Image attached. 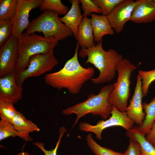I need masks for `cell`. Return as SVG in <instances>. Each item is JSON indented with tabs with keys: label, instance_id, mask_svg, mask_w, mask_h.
<instances>
[{
	"label": "cell",
	"instance_id": "4",
	"mask_svg": "<svg viewBox=\"0 0 155 155\" xmlns=\"http://www.w3.org/2000/svg\"><path fill=\"white\" fill-rule=\"evenodd\" d=\"M18 40L19 57L15 71L16 76L28 67L31 57L49 52L57 46L58 42L53 37L45 38L35 33L28 35L23 32Z\"/></svg>",
	"mask_w": 155,
	"mask_h": 155
},
{
	"label": "cell",
	"instance_id": "8",
	"mask_svg": "<svg viewBox=\"0 0 155 155\" xmlns=\"http://www.w3.org/2000/svg\"><path fill=\"white\" fill-rule=\"evenodd\" d=\"M111 115L109 119L100 120L95 125L86 122H80L79 125V129L86 132L94 133L97 138L101 140L102 132L107 128L120 126L127 130L133 127L134 123L128 117L126 112H121L113 106Z\"/></svg>",
	"mask_w": 155,
	"mask_h": 155
},
{
	"label": "cell",
	"instance_id": "17",
	"mask_svg": "<svg viewBox=\"0 0 155 155\" xmlns=\"http://www.w3.org/2000/svg\"><path fill=\"white\" fill-rule=\"evenodd\" d=\"M11 123L15 129L19 133L20 137L26 142L32 140L29 133L34 131H39L40 128L31 121L26 118L23 115L18 111L12 119Z\"/></svg>",
	"mask_w": 155,
	"mask_h": 155
},
{
	"label": "cell",
	"instance_id": "6",
	"mask_svg": "<svg viewBox=\"0 0 155 155\" xmlns=\"http://www.w3.org/2000/svg\"><path fill=\"white\" fill-rule=\"evenodd\" d=\"M137 67L124 58L118 63L116 71L118 76L113 84L114 88L109 95V102L119 111L126 112L130 96V78L133 71Z\"/></svg>",
	"mask_w": 155,
	"mask_h": 155
},
{
	"label": "cell",
	"instance_id": "2",
	"mask_svg": "<svg viewBox=\"0 0 155 155\" xmlns=\"http://www.w3.org/2000/svg\"><path fill=\"white\" fill-rule=\"evenodd\" d=\"M102 40L92 47L82 48L79 52L81 57H88L85 64H92L99 70L98 76L91 79L92 82L95 84L111 82L115 77L118 63L123 59L122 55L113 49L104 50Z\"/></svg>",
	"mask_w": 155,
	"mask_h": 155
},
{
	"label": "cell",
	"instance_id": "28",
	"mask_svg": "<svg viewBox=\"0 0 155 155\" xmlns=\"http://www.w3.org/2000/svg\"><path fill=\"white\" fill-rule=\"evenodd\" d=\"M12 29L11 21L0 20V46L7 41L11 36Z\"/></svg>",
	"mask_w": 155,
	"mask_h": 155
},
{
	"label": "cell",
	"instance_id": "21",
	"mask_svg": "<svg viewBox=\"0 0 155 155\" xmlns=\"http://www.w3.org/2000/svg\"><path fill=\"white\" fill-rule=\"evenodd\" d=\"M18 0H0V20L11 21L15 14Z\"/></svg>",
	"mask_w": 155,
	"mask_h": 155
},
{
	"label": "cell",
	"instance_id": "27",
	"mask_svg": "<svg viewBox=\"0 0 155 155\" xmlns=\"http://www.w3.org/2000/svg\"><path fill=\"white\" fill-rule=\"evenodd\" d=\"M123 0H92L101 10L102 15L107 16Z\"/></svg>",
	"mask_w": 155,
	"mask_h": 155
},
{
	"label": "cell",
	"instance_id": "29",
	"mask_svg": "<svg viewBox=\"0 0 155 155\" xmlns=\"http://www.w3.org/2000/svg\"><path fill=\"white\" fill-rule=\"evenodd\" d=\"M67 131V130L64 127H61L59 128L60 134L59 140L56 143L55 148L52 150H46L44 147V143L41 142H33V144L41 150L45 155H57V150L61 140Z\"/></svg>",
	"mask_w": 155,
	"mask_h": 155
},
{
	"label": "cell",
	"instance_id": "9",
	"mask_svg": "<svg viewBox=\"0 0 155 155\" xmlns=\"http://www.w3.org/2000/svg\"><path fill=\"white\" fill-rule=\"evenodd\" d=\"M18 38L11 36L0 46V78L15 72L19 57Z\"/></svg>",
	"mask_w": 155,
	"mask_h": 155
},
{
	"label": "cell",
	"instance_id": "32",
	"mask_svg": "<svg viewBox=\"0 0 155 155\" xmlns=\"http://www.w3.org/2000/svg\"><path fill=\"white\" fill-rule=\"evenodd\" d=\"M146 135V140L155 147V121Z\"/></svg>",
	"mask_w": 155,
	"mask_h": 155
},
{
	"label": "cell",
	"instance_id": "23",
	"mask_svg": "<svg viewBox=\"0 0 155 155\" xmlns=\"http://www.w3.org/2000/svg\"><path fill=\"white\" fill-rule=\"evenodd\" d=\"M39 7L41 11L50 10L64 15L69 9L68 7L62 3L61 0H43Z\"/></svg>",
	"mask_w": 155,
	"mask_h": 155
},
{
	"label": "cell",
	"instance_id": "16",
	"mask_svg": "<svg viewBox=\"0 0 155 155\" xmlns=\"http://www.w3.org/2000/svg\"><path fill=\"white\" fill-rule=\"evenodd\" d=\"M69 1L72 5L70 9L60 19L71 29L76 38L78 34V26L82 21L83 16L81 14L79 0H70Z\"/></svg>",
	"mask_w": 155,
	"mask_h": 155
},
{
	"label": "cell",
	"instance_id": "13",
	"mask_svg": "<svg viewBox=\"0 0 155 155\" xmlns=\"http://www.w3.org/2000/svg\"><path fill=\"white\" fill-rule=\"evenodd\" d=\"M143 97L142 80L138 74L134 94L129 100V104L126 108V112L129 118L139 126L142 125L146 115L142 106Z\"/></svg>",
	"mask_w": 155,
	"mask_h": 155
},
{
	"label": "cell",
	"instance_id": "24",
	"mask_svg": "<svg viewBox=\"0 0 155 155\" xmlns=\"http://www.w3.org/2000/svg\"><path fill=\"white\" fill-rule=\"evenodd\" d=\"M20 136L15 129L12 123L9 121L1 120L0 121V141L9 137H15Z\"/></svg>",
	"mask_w": 155,
	"mask_h": 155
},
{
	"label": "cell",
	"instance_id": "33",
	"mask_svg": "<svg viewBox=\"0 0 155 155\" xmlns=\"http://www.w3.org/2000/svg\"><path fill=\"white\" fill-rule=\"evenodd\" d=\"M17 155H30L27 152H20Z\"/></svg>",
	"mask_w": 155,
	"mask_h": 155
},
{
	"label": "cell",
	"instance_id": "3",
	"mask_svg": "<svg viewBox=\"0 0 155 155\" xmlns=\"http://www.w3.org/2000/svg\"><path fill=\"white\" fill-rule=\"evenodd\" d=\"M113 88V84L104 86L98 94H90L86 100L63 110L62 113L66 115L73 113L76 115L77 118L73 127L80 118L89 113L106 119L110 117L113 108V106L109 102V97Z\"/></svg>",
	"mask_w": 155,
	"mask_h": 155
},
{
	"label": "cell",
	"instance_id": "26",
	"mask_svg": "<svg viewBox=\"0 0 155 155\" xmlns=\"http://www.w3.org/2000/svg\"><path fill=\"white\" fill-rule=\"evenodd\" d=\"M13 105L10 103L0 101V117L1 119L11 123L12 119L18 112Z\"/></svg>",
	"mask_w": 155,
	"mask_h": 155
},
{
	"label": "cell",
	"instance_id": "18",
	"mask_svg": "<svg viewBox=\"0 0 155 155\" xmlns=\"http://www.w3.org/2000/svg\"><path fill=\"white\" fill-rule=\"evenodd\" d=\"M82 48L88 49L95 45L90 19L83 16L78 27V33L76 38Z\"/></svg>",
	"mask_w": 155,
	"mask_h": 155
},
{
	"label": "cell",
	"instance_id": "25",
	"mask_svg": "<svg viewBox=\"0 0 155 155\" xmlns=\"http://www.w3.org/2000/svg\"><path fill=\"white\" fill-rule=\"evenodd\" d=\"M138 73L142 79V90L144 97L147 95L150 85L155 80V69L149 71L140 70Z\"/></svg>",
	"mask_w": 155,
	"mask_h": 155
},
{
	"label": "cell",
	"instance_id": "19",
	"mask_svg": "<svg viewBox=\"0 0 155 155\" xmlns=\"http://www.w3.org/2000/svg\"><path fill=\"white\" fill-rule=\"evenodd\" d=\"M125 134L128 137L139 144L142 155H155V147L146 140L145 135L139 131L137 126L133 127L127 130Z\"/></svg>",
	"mask_w": 155,
	"mask_h": 155
},
{
	"label": "cell",
	"instance_id": "12",
	"mask_svg": "<svg viewBox=\"0 0 155 155\" xmlns=\"http://www.w3.org/2000/svg\"><path fill=\"white\" fill-rule=\"evenodd\" d=\"M22 90L17 84L15 72L0 78V101L13 104L22 99Z\"/></svg>",
	"mask_w": 155,
	"mask_h": 155
},
{
	"label": "cell",
	"instance_id": "30",
	"mask_svg": "<svg viewBox=\"0 0 155 155\" xmlns=\"http://www.w3.org/2000/svg\"><path fill=\"white\" fill-rule=\"evenodd\" d=\"M81 3V8L84 12L83 16L87 17L94 13H101V10L91 0H80Z\"/></svg>",
	"mask_w": 155,
	"mask_h": 155
},
{
	"label": "cell",
	"instance_id": "7",
	"mask_svg": "<svg viewBox=\"0 0 155 155\" xmlns=\"http://www.w3.org/2000/svg\"><path fill=\"white\" fill-rule=\"evenodd\" d=\"M59 61L55 57L53 50L49 52L34 55L31 57L28 67L16 76L17 84L22 86L25 80L40 76L51 70Z\"/></svg>",
	"mask_w": 155,
	"mask_h": 155
},
{
	"label": "cell",
	"instance_id": "34",
	"mask_svg": "<svg viewBox=\"0 0 155 155\" xmlns=\"http://www.w3.org/2000/svg\"><path fill=\"white\" fill-rule=\"evenodd\" d=\"M154 2L155 3V0H153Z\"/></svg>",
	"mask_w": 155,
	"mask_h": 155
},
{
	"label": "cell",
	"instance_id": "15",
	"mask_svg": "<svg viewBox=\"0 0 155 155\" xmlns=\"http://www.w3.org/2000/svg\"><path fill=\"white\" fill-rule=\"evenodd\" d=\"M90 15L94 41L98 43L102 40V38L105 35L114 34V30L111 27L107 16L95 13Z\"/></svg>",
	"mask_w": 155,
	"mask_h": 155
},
{
	"label": "cell",
	"instance_id": "31",
	"mask_svg": "<svg viewBox=\"0 0 155 155\" xmlns=\"http://www.w3.org/2000/svg\"><path fill=\"white\" fill-rule=\"evenodd\" d=\"M123 155H142L141 147L136 141L130 139L129 144Z\"/></svg>",
	"mask_w": 155,
	"mask_h": 155
},
{
	"label": "cell",
	"instance_id": "10",
	"mask_svg": "<svg viewBox=\"0 0 155 155\" xmlns=\"http://www.w3.org/2000/svg\"><path fill=\"white\" fill-rule=\"evenodd\" d=\"M43 0H18V4L14 16L11 21L12 36L18 38L29 26V13L32 9L39 7Z\"/></svg>",
	"mask_w": 155,
	"mask_h": 155
},
{
	"label": "cell",
	"instance_id": "20",
	"mask_svg": "<svg viewBox=\"0 0 155 155\" xmlns=\"http://www.w3.org/2000/svg\"><path fill=\"white\" fill-rule=\"evenodd\" d=\"M142 106L146 115L142 125L137 126L139 131L145 135L150 131L155 121V97L149 103L144 102Z\"/></svg>",
	"mask_w": 155,
	"mask_h": 155
},
{
	"label": "cell",
	"instance_id": "1",
	"mask_svg": "<svg viewBox=\"0 0 155 155\" xmlns=\"http://www.w3.org/2000/svg\"><path fill=\"white\" fill-rule=\"evenodd\" d=\"M79 46L77 42L73 56L66 61L62 68L45 75L44 80L46 84L59 90L66 89L70 94H76L80 92L86 82L93 78L95 73L94 68L84 67L79 62Z\"/></svg>",
	"mask_w": 155,
	"mask_h": 155
},
{
	"label": "cell",
	"instance_id": "14",
	"mask_svg": "<svg viewBox=\"0 0 155 155\" xmlns=\"http://www.w3.org/2000/svg\"><path fill=\"white\" fill-rule=\"evenodd\" d=\"M155 20V3L153 0H143L134 8L130 20L137 24L146 23Z\"/></svg>",
	"mask_w": 155,
	"mask_h": 155
},
{
	"label": "cell",
	"instance_id": "11",
	"mask_svg": "<svg viewBox=\"0 0 155 155\" xmlns=\"http://www.w3.org/2000/svg\"><path fill=\"white\" fill-rule=\"evenodd\" d=\"M143 0H123L107 16L111 27L117 33L123 30L126 22L130 20L135 7Z\"/></svg>",
	"mask_w": 155,
	"mask_h": 155
},
{
	"label": "cell",
	"instance_id": "5",
	"mask_svg": "<svg viewBox=\"0 0 155 155\" xmlns=\"http://www.w3.org/2000/svg\"><path fill=\"white\" fill-rule=\"evenodd\" d=\"M59 15L50 10L44 11L32 20L25 32L30 35L35 32H42L44 38L53 37L58 41L72 36V31L60 20Z\"/></svg>",
	"mask_w": 155,
	"mask_h": 155
},
{
	"label": "cell",
	"instance_id": "22",
	"mask_svg": "<svg viewBox=\"0 0 155 155\" xmlns=\"http://www.w3.org/2000/svg\"><path fill=\"white\" fill-rule=\"evenodd\" d=\"M87 144L95 155H123V154L102 147L97 143L90 133L86 137Z\"/></svg>",
	"mask_w": 155,
	"mask_h": 155
}]
</instances>
